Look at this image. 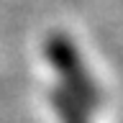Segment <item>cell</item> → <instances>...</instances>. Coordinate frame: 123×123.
<instances>
[{"label": "cell", "mask_w": 123, "mask_h": 123, "mask_svg": "<svg viewBox=\"0 0 123 123\" xmlns=\"http://www.w3.org/2000/svg\"><path fill=\"white\" fill-rule=\"evenodd\" d=\"M49 56H51L54 67L59 69L62 74H64V80H67L69 90H72L69 98L77 100L85 110H87V108H95L98 92L92 87L90 77L85 74V69H82V64H80V59H77L72 44H69L67 38H59V36L51 38V44H49Z\"/></svg>", "instance_id": "6da1fadb"}, {"label": "cell", "mask_w": 123, "mask_h": 123, "mask_svg": "<svg viewBox=\"0 0 123 123\" xmlns=\"http://www.w3.org/2000/svg\"><path fill=\"white\" fill-rule=\"evenodd\" d=\"M54 108H56L62 123H87L85 121V108L77 100H72L67 92H56L54 95Z\"/></svg>", "instance_id": "7a4b0ae2"}]
</instances>
